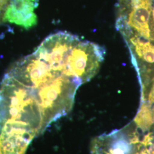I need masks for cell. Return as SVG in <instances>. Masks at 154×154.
Masks as SVG:
<instances>
[{
    "label": "cell",
    "instance_id": "3",
    "mask_svg": "<svg viewBox=\"0 0 154 154\" xmlns=\"http://www.w3.org/2000/svg\"><path fill=\"white\" fill-rule=\"evenodd\" d=\"M140 140L138 128L130 126L94 138L91 154H137Z\"/></svg>",
    "mask_w": 154,
    "mask_h": 154
},
{
    "label": "cell",
    "instance_id": "1",
    "mask_svg": "<svg viewBox=\"0 0 154 154\" xmlns=\"http://www.w3.org/2000/svg\"><path fill=\"white\" fill-rule=\"evenodd\" d=\"M38 103L44 131L72 110L82 83L69 67L42 52L34 51L14 63L7 72Z\"/></svg>",
    "mask_w": 154,
    "mask_h": 154
},
{
    "label": "cell",
    "instance_id": "6",
    "mask_svg": "<svg viewBox=\"0 0 154 154\" xmlns=\"http://www.w3.org/2000/svg\"><path fill=\"white\" fill-rule=\"evenodd\" d=\"M11 0H0V24L4 22V17L6 10Z\"/></svg>",
    "mask_w": 154,
    "mask_h": 154
},
{
    "label": "cell",
    "instance_id": "2",
    "mask_svg": "<svg viewBox=\"0 0 154 154\" xmlns=\"http://www.w3.org/2000/svg\"><path fill=\"white\" fill-rule=\"evenodd\" d=\"M141 85V102L154 104V40L123 35Z\"/></svg>",
    "mask_w": 154,
    "mask_h": 154
},
{
    "label": "cell",
    "instance_id": "8",
    "mask_svg": "<svg viewBox=\"0 0 154 154\" xmlns=\"http://www.w3.org/2000/svg\"><path fill=\"white\" fill-rule=\"evenodd\" d=\"M152 116H153V119H154V105L153 106V108L152 109Z\"/></svg>",
    "mask_w": 154,
    "mask_h": 154
},
{
    "label": "cell",
    "instance_id": "5",
    "mask_svg": "<svg viewBox=\"0 0 154 154\" xmlns=\"http://www.w3.org/2000/svg\"><path fill=\"white\" fill-rule=\"evenodd\" d=\"M133 123L142 132L150 130L154 126L151 105L147 102H142Z\"/></svg>",
    "mask_w": 154,
    "mask_h": 154
},
{
    "label": "cell",
    "instance_id": "7",
    "mask_svg": "<svg viewBox=\"0 0 154 154\" xmlns=\"http://www.w3.org/2000/svg\"><path fill=\"white\" fill-rule=\"evenodd\" d=\"M152 22H153V25H154V5L152 8Z\"/></svg>",
    "mask_w": 154,
    "mask_h": 154
},
{
    "label": "cell",
    "instance_id": "4",
    "mask_svg": "<svg viewBox=\"0 0 154 154\" xmlns=\"http://www.w3.org/2000/svg\"><path fill=\"white\" fill-rule=\"evenodd\" d=\"M38 0H11L4 17V22L21 26L26 29L37 23V17L34 13L38 6Z\"/></svg>",
    "mask_w": 154,
    "mask_h": 154
}]
</instances>
